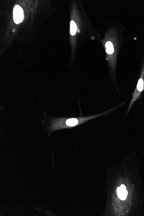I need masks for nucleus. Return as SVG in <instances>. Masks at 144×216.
I'll list each match as a JSON object with an SVG mask.
<instances>
[{"mask_svg":"<svg viewBox=\"0 0 144 216\" xmlns=\"http://www.w3.org/2000/svg\"><path fill=\"white\" fill-rule=\"evenodd\" d=\"M13 18L16 24H20L24 20V11L19 5H16L14 6L13 10Z\"/></svg>","mask_w":144,"mask_h":216,"instance_id":"nucleus-2","label":"nucleus"},{"mask_svg":"<svg viewBox=\"0 0 144 216\" xmlns=\"http://www.w3.org/2000/svg\"><path fill=\"white\" fill-rule=\"evenodd\" d=\"M96 117V116L94 117H90L80 118L68 119L65 120V121L63 119H54L51 121V122H50L48 129L50 130V132H51L52 131L63 128L66 126L72 127L78 125L80 123L84 122L86 120L92 118L93 117Z\"/></svg>","mask_w":144,"mask_h":216,"instance_id":"nucleus-1","label":"nucleus"},{"mask_svg":"<svg viewBox=\"0 0 144 216\" xmlns=\"http://www.w3.org/2000/svg\"><path fill=\"white\" fill-rule=\"evenodd\" d=\"M77 26L76 24L73 21L70 22V33L71 35L74 36L76 33Z\"/></svg>","mask_w":144,"mask_h":216,"instance_id":"nucleus-5","label":"nucleus"},{"mask_svg":"<svg viewBox=\"0 0 144 216\" xmlns=\"http://www.w3.org/2000/svg\"><path fill=\"white\" fill-rule=\"evenodd\" d=\"M106 47V51L109 55H111L114 52V50L113 44L111 42H107L105 45Z\"/></svg>","mask_w":144,"mask_h":216,"instance_id":"nucleus-4","label":"nucleus"},{"mask_svg":"<svg viewBox=\"0 0 144 216\" xmlns=\"http://www.w3.org/2000/svg\"><path fill=\"white\" fill-rule=\"evenodd\" d=\"M117 194L119 198H120L121 200H124L126 199L128 193L124 185H122L120 187L117 188Z\"/></svg>","mask_w":144,"mask_h":216,"instance_id":"nucleus-3","label":"nucleus"}]
</instances>
